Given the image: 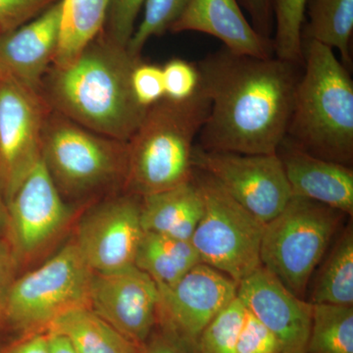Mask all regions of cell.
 Segmentation results:
<instances>
[{
	"instance_id": "obj_1",
	"label": "cell",
	"mask_w": 353,
	"mask_h": 353,
	"mask_svg": "<svg viewBox=\"0 0 353 353\" xmlns=\"http://www.w3.org/2000/svg\"><path fill=\"white\" fill-rule=\"evenodd\" d=\"M301 65L273 57L234 54L223 48L197 65L210 101L199 134L202 150L272 154L287 137Z\"/></svg>"
},
{
	"instance_id": "obj_2",
	"label": "cell",
	"mask_w": 353,
	"mask_h": 353,
	"mask_svg": "<svg viewBox=\"0 0 353 353\" xmlns=\"http://www.w3.org/2000/svg\"><path fill=\"white\" fill-rule=\"evenodd\" d=\"M141 61L102 31L73 63L50 67L41 97L48 108L81 126L127 143L148 110L132 90V70Z\"/></svg>"
},
{
	"instance_id": "obj_3",
	"label": "cell",
	"mask_w": 353,
	"mask_h": 353,
	"mask_svg": "<svg viewBox=\"0 0 353 353\" xmlns=\"http://www.w3.org/2000/svg\"><path fill=\"white\" fill-rule=\"evenodd\" d=\"M303 75L297 82L287 137L317 157L352 164L353 81L334 51L303 41Z\"/></svg>"
},
{
	"instance_id": "obj_4",
	"label": "cell",
	"mask_w": 353,
	"mask_h": 353,
	"mask_svg": "<svg viewBox=\"0 0 353 353\" xmlns=\"http://www.w3.org/2000/svg\"><path fill=\"white\" fill-rule=\"evenodd\" d=\"M210 110L201 87L187 101L161 99L146 110L127 141L125 188L141 197L173 189L192 180V153Z\"/></svg>"
},
{
	"instance_id": "obj_5",
	"label": "cell",
	"mask_w": 353,
	"mask_h": 353,
	"mask_svg": "<svg viewBox=\"0 0 353 353\" xmlns=\"http://www.w3.org/2000/svg\"><path fill=\"white\" fill-rule=\"evenodd\" d=\"M127 143L81 126L48 109L41 132V158L59 192L74 196L116 183L125 187Z\"/></svg>"
},
{
	"instance_id": "obj_6",
	"label": "cell",
	"mask_w": 353,
	"mask_h": 353,
	"mask_svg": "<svg viewBox=\"0 0 353 353\" xmlns=\"http://www.w3.org/2000/svg\"><path fill=\"white\" fill-rule=\"evenodd\" d=\"M343 215L324 204L292 196L285 208L265 224L260 248L261 266L303 299Z\"/></svg>"
},
{
	"instance_id": "obj_7",
	"label": "cell",
	"mask_w": 353,
	"mask_h": 353,
	"mask_svg": "<svg viewBox=\"0 0 353 353\" xmlns=\"http://www.w3.org/2000/svg\"><path fill=\"white\" fill-rule=\"evenodd\" d=\"M194 178L203 199V214L190 243L202 263L239 284L261 266L260 248L265 224L210 176L194 169Z\"/></svg>"
},
{
	"instance_id": "obj_8",
	"label": "cell",
	"mask_w": 353,
	"mask_h": 353,
	"mask_svg": "<svg viewBox=\"0 0 353 353\" xmlns=\"http://www.w3.org/2000/svg\"><path fill=\"white\" fill-rule=\"evenodd\" d=\"M94 274L75 243L66 245L38 269L14 281L3 312L18 328L48 326L65 311L88 305Z\"/></svg>"
},
{
	"instance_id": "obj_9",
	"label": "cell",
	"mask_w": 353,
	"mask_h": 353,
	"mask_svg": "<svg viewBox=\"0 0 353 353\" xmlns=\"http://www.w3.org/2000/svg\"><path fill=\"white\" fill-rule=\"evenodd\" d=\"M192 165L196 170L214 179L234 201L264 224L275 218L292 197L277 153L211 152L196 145Z\"/></svg>"
},
{
	"instance_id": "obj_10",
	"label": "cell",
	"mask_w": 353,
	"mask_h": 353,
	"mask_svg": "<svg viewBox=\"0 0 353 353\" xmlns=\"http://www.w3.org/2000/svg\"><path fill=\"white\" fill-rule=\"evenodd\" d=\"M48 108L0 73V194L6 203L41 159V132Z\"/></svg>"
},
{
	"instance_id": "obj_11",
	"label": "cell",
	"mask_w": 353,
	"mask_h": 353,
	"mask_svg": "<svg viewBox=\"0 0 353 353\" xmlns=\"http://www.w3.org/2000/svg\"><path fill=\"white\" fill-rule=\"evenodd\" d=\"M157 287L158 317L181 345L194 352L203 330L238 296L239 284L217 269L199 263L175 284Z\"/></svg>"
},
{
	"instance_id": "obj_12",
	"label": "cell",
	"mask_w": 353,
	"mask_h": 353,
	"mask_svg": "<svg viewBox=\"0 0 353 353\" xmlns=\"http://www.w3.org/2000/svg\"><path fill=\"white\" fill-rule=\"evenodd\" d=\"M157 283L136 265L95 273L88 306L128 340L145 347L158 318Z\"/></svg>"
},
{
	"instance_id": "obj_13",
	"label": "cell",
	"mask_w": 353,
	"mask_h": 353,
	"mask_svg": "<svg viewBox=\"0 0 353 353\" xmlns=\"http://www.w3.org/2000/svg\"><path fill=\"white\" fill-rule=\"evenodd\" d=\"M141 197H115L90 212L81 223L75 245L95 273L134 265L145 233L141 221Z\"/></svg>"
},
{
	"instance_id": "obj_14",
	"label": "cell",
	"mask_w": 353,
	"mask_h": 353,
	"mask_svg": "<svg viewBox=\"0 0 353 353\" xmlns=\"http://www.w3.org/2000/svg\"><path fill=\"white\" fill-rule=\"evenodd\" d=\"M7 225L16 259L32 255L63 228L70 211L43 158L6 202Z\"/></svg>"
},
{
	"instance_id": "obj_15",
	"label": "cell",
	"mask_w": 353,
	"mask_h": 353,
	"mask_svg": "<svg viewBox=\"0 0 353 353\" xmlns=\"http://www.w3.org/2000/svg\"><path fill=\"white\" fill-rule=\"evenodd\" d=\"M238 297L246 310L277 336L281 353H305L312 303L296 296L263 266L239 283Z\"/></svg>"
},
{
	"instance_id": "obj_16",
	"label": "cell",
	"mask_w": 353,
	"mask_h": 353,
	"mask_svg": "<svg viewBox=\"0 0 353 353\" xmlns=\"http://www.w3.org/2000/svg\"><path fill=\"white\" fill-rule=\"evenodd\" d=\"M62 0L12 31L0 32V73L41 97L54 61L61 30Z\"/></svg>"
},
{
	"instance_id": "obj_17",
	"label": "cell",
	"mask_w": 353,
	"mask_h": 353,
	"mask_svg": "<svg viewBox=\"0 0 353 353\" xmlns=\"http://www.w3.org/2000/svg\"><path fill=\"white\" fill-rule=\"evenodd\" d=\"M277 154L292 196L324 204L343 214H353L352 166L317 157L285 138Z\"/></svg>"
},
{
	"instance_id": "obj_18",
	"label": "cell",
	"mask_w": 353,
	"mask_h": 353,
	"mask_svg": "<svg viewBox=\"0 0 353 353\" xmlns=\"http://www.w3.org/2000/svg\"><path fill=\"white\" fill-rule=\"evenodd\" d=\"M170 31L203 32L219 39L234 54L274 57L273 41L246 19L238 0H190Z\"/></svg>"
},
{
	"instance_id": "obj_19",
	"label": "cell",
	"mask_w": 353,
	"mask_h": 353,
	"mask_svg": "<svg viewBox=\"0 0 353 353\" xmlns=\"http://www.w3.org/2000/svg\"><path fill=\"white\" fill-rule=\"evenodd\" d=\"M202 214L203 199L194 174L178 187L141 197V226L148 233L190 241Z\"/></svg>"
},
{
	"instance_id": "obj_20",
	"label": "cell",
	"mask_w": 353,
	"mask_h": 353,
	"mask_svg": "<svg viewBox=\"0 0 353 353\" xmlns=\"http://www.w3.org/2000/svg\"><path fill=\"white\" fill-rule=\"evenodd\" d=\"M48 332L68 339L78 353H143L88 305L65 311L48 325Z\"/></svg>"
},
{
	"instance_id": "obj_21",
	"label": "cell",
	"mask_w": 353,
	"mask_h": 353,
	"mask_svg": "<svg viewBox=\"0 0 353 353\" xmlns=\"http://www.w3.org/2000/svg\"><path fill=\"white\" fill-rule=\"evenodd\" d=\"M202 263L190 241L145 232L139 243L134 265L158 285H171Z\"/></svg>"
},
{
	"instance_id": "obj_22",
	"label": "cell",
	"mask_w": 353,
	"mask_h": 353,
	"mask_svg": "<svg viewBox=\"0 0 353 353\" xmlns=\"http://www.w3.org/2000/svg\"><path fill=\"white\" fill-rule=\"evenodd\" d=\"M109 0H62L59 46L52 66L65 68L75 61L104 30Z\"/></svg>"
},
{
	"instance_id": "obj_23",
	"label": "cell",
	"mask_w": 353,
	"mask_h": 353,
	"mask_svg": "<svg viewBox=\"0 0 353 353\" xmlns=\"http://www.w3.org/2000/svg\"><path fill=\"white\" fill-rule=\"evenodd\" d=\"M309 22L304 39L318 41L341 55L345 66L352 62L350 41L353 32V0H308Z\"/></svg>"
},
{
	"instance_id": "obj_24",
	"label": "cell",
	"mask_w": 353,
	"mask_h": 353,
	"mask_svg": "<svg viewBox=\"0 0 353 353\" xmlns=\"http://www.w3.org/2000/svg\"><path fill=\"white\" fill-rule=\"evenodd\" d=\"M309 303L353 306V229L347 227L323 262Z\"/></svg>"
},
{
	"instance_id": "obj_25",
	"label": "cell",
	"mask_w": 353,
	"mask_h": 353,
	"mask_svg": "<svg viewBox=\"0 0 353 353\" xmlns=\"http://www.w3.org/2000/svg\"><path fill=\"white\" fill-rule=\"evenodd\" d=\"M312 305L305 353H353V306Z\"/></svg>"
},
{
	"instance_id": "obj_26",
	"label": "cell",
	"mask_w": 353,
	"mask_h": 353,
	"mask_svg": "<svg viewBox=\"0 0 353 353\" xmlns=\"http://www.w3.org/2000/svg\"><path fill=\"white\" fill-rule=\"evenodd\" d=\"M308 0H273L274 57L303 63V24Z\"/></svg>"
},
{
	"instance_id": "obj_27",
	"label": "cell",
	"mask_w": 353,
	"mask_h": 353,
	"mask_svg": "<svg viewBox=\"0 0 353 353\" xmlns=\"http://www.w3.org/2000/svg\"><path fill=\"white\" fill-rule=\"evenodd\" d=\"M245 307L236 296L203 330L194 353H236V340Z\"/></svg>"
},
{
	"instance_id": "obj_28",
	"label": "cell",
	"mask_w": 353,
	"mask_h": 353,
	"mask_svg": "<svg viewBox=\"0 0 353 353\" xmlns=\"http://www.w3.org/2000/svg\"><path fill=\"white\" fill-rule=\"evenodd\" d=\"M190 0H146L143 20L134 30L128 50L141 57L146 43L153 37L170 31L172 26L187 8Z\"/></svg>"
},
{
	"instance_id": "obj_29",
	"label": "cell",
	"mask_w": 353,
	"mask_h": 353,
	"mask_svg": "<svg viewBox=\"0 0 353 353\" xmlns=\"http://www.w3.org/2000/svg\"><path fill=\"white\" fill-rule=\"evenodd\" d=\"M165 99L173 101H187L194 97L201 85L197 66L180 58L169 60L162 67Z\"/></svg>"
},
{
	"instance_id": "obj_30",
	"label": "cell",
	"mask_w": 353,
	"mask_h": 353,
	"mask_svg": "<svg viewBox=\"0 0 353 353\" xmlns=\"http://www.w3.org/2000/svg\"><path fill=\"white\" fill-rule=\"evenodd\" d=\"M146 0H109L108 17L103 32L114 43L127 48L136 21Z\"/></svg>"
},
{
	"instance_id": "obj_31",
	"label": "cell",
	"mask_w": 353,
	"mask_h": 353,
	"mask_svg": "<svg viewBox=\"0 0 353 353\" xmlns=\"http://www.w3.org/2000/svg\"><path fill=\"white\" fill-rule=\"evenodd\" d=\"M236 353H281L280 341L270 330L246 310L236 340Z\"/></svg>"
},
{
	"instance_id": "obj_32",
	"label": "cell",
	"mask_w": 353,
	"mask_h": 353,
	"mask_svg": "<svg viewBox=\"0 0 353 353\" xmlns=\"http://www.w3.org/2000/svg\"><path fill=\"white\" fill-rule=\"evenodd\" d=\"M132 90L139 105L148 108L165 97L162 67L141 60L132 73Z\"/></svg>"
},
{
	"instance_id": "obj_33",
	"label": "cell",
	"mask_w": 353,
	"mask_h": 353,
	"mask_svg": "<svg viewBox=\"0 0 353 353\" xmlns=\"http://www.w3.org/2000/svg\"><path fill=\"white\" fill-rule=\"evenodd\" d=\"M57 0H0V32L12 31L46 10Z\"/></svg>"
},
{
	"instance_id": "obj_34",
	"label": "cell",
	"mask_w": 353,
	"mask_h": 353,
	"mask_svg": "<svg viewBox=\"0 0 353 353\" xmlns=\"http://www.w3.org/2000/svg\"><path fill=\"white\" fill-rule=\"evenodd\" d=\"M257 32L271 39L274 31L273 0H241Z\"/></svg>"
},
{
	"instance_id": "obj_35",
	"label": "cell",
	"mask_w": 353,
	"mask_h": 353,
	"mask_svg": "<svg viewBox=\"0 0 353 353\" xmlns=\"http://www.w3.org/2000/svg\"><path fill=\"white\" fill-rule=\"evenodd\" d=\"M16 256L9 243L0 240V311H3L7 294L14 281Z\"/></svg>"
},
{
	"instance_id": "obj_36",
	"label": "cell",
	"mask_w": 353,
	"mask_h": 353,
	"mask_svg": "<svg viewBox=\"0 0 353 353\" xmlns=\"http://www.w3.org/2000/svg\"><path fill=\"white\" fill-rule=\"evenodd\" d=\"M7 353H50L48 334H34L11 348Z\"/></svg>"
},
{
	"instance_id": "obj_37",
	"label": "cell",
	"mask_w": 353,
	"mask_h": 353,
	"mask_svg": "<svg viewBox=\"0 0 353 353\" xmlns=\"http://www.w3.org/2000/svg\"><path fill=\"white\" fill-rule=\"evenodd\" d=\"M143 353H187L183 348L179 347L175 341L164 336H157L143 347Z\"/></svg>"
},
{
	"instance_id": "obj_38",
	"label": "cell",
	"mask_w": 353,
	"mask_h": 353,
	"mask_svg": "<svg viewBox=\"0 0 353 353\" xmlns=\"http://www.w3.org/2000/svg\"><path fill=\"white\" fill-rule=\"evenodd\" d=\"M50 353H78L71 345L68 339L62 334L48 332Z\"/></svg>"
},
{
	"instance_id": "obj_39",
	"label": "cell",
	"mask_w": 353,
	"mask_h": 353,
	"mask_svg": "<svg viewBox=\"0 0 353 353\" xmlns=\"http://www.w3.org/2000/svg\"><path fill=\"white\" fill-rule=\"evenodd\" d=\"M7 225V208L3 197L0 194V229L6 228Z\"/></svg>"
}]
</instances>
